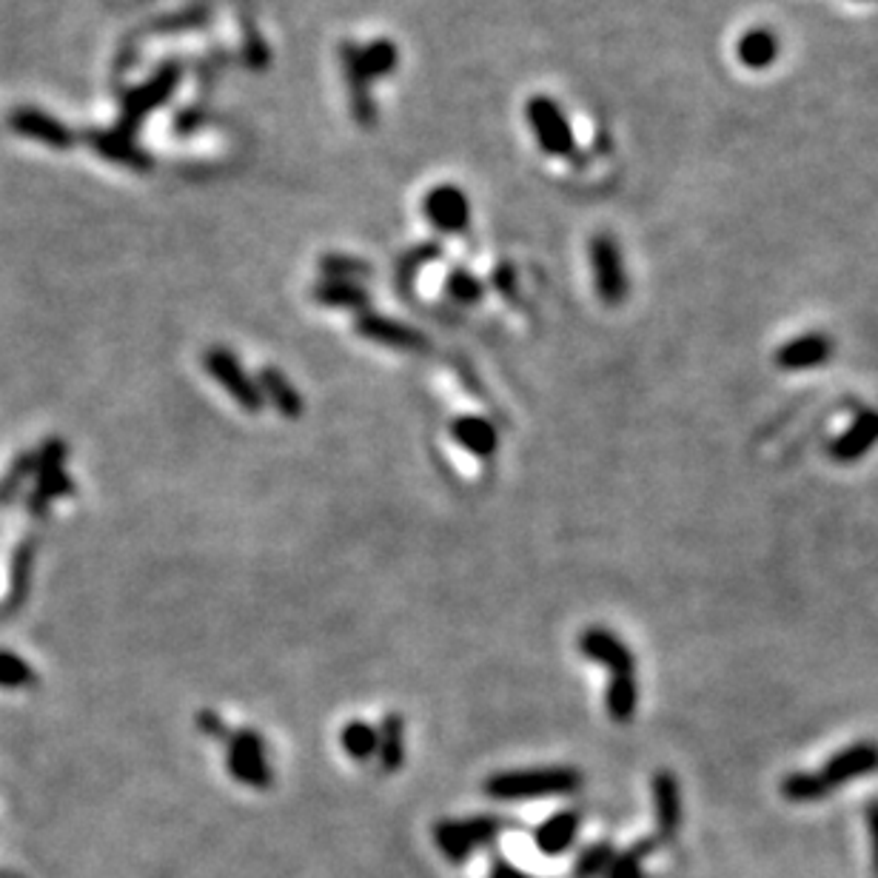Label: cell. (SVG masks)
Wrapping results in <instances>:
<instances>
[{
	"instance_id": "cell-1",
	"label": "cell",
	"mask_w": 878,
	"mask_h": 878,
	"mask_svg": "<svg viewBox=\"0 0 878 878\" xmlns=\"http://www.w3.org/2000/svg\"><path fill=\"white\" fill-rule=\"evenodd\" d=\"M582 787V773L574 767H528V771H505L485 782L490 799L517 801L540 799V796H565Z\"/></svg>"
},
{
	"instance_id": "cell-2",
	"label": "cell",
	"mask_w": 878,
	"mask_h": 878,
	"mask_svg": "<svg viewBox=\"0 0 878 878\" xmlns=\"http://www.w3.org/2000/svg\"><path fill=\"white\" fill-rule=\"evenodd\" d=\"M226 767L240 785L254 790H268L274 782V771L268 764L266 742L263 733L252 727H238L226 739Z\"/></svg>"
},
{
	"instance_id": "cell-3",
	"label": "cell",
	"mask_w": 878,
	"mask_h": 878,
	"mask_svg": "<svg viewBox=\"0 0 878 878\" xmlns=\"http://www.w3.org/2000/svg\"><path fill=\"white\" fill-rule=\"evenodd\" d=\"M203 368L206 374L226 391V394L245 411V414H259L266 408V400L259 394V385L243 362L238 360V354L229 351L226 346H211L203 354Z\"/></svg>"
},
{
	"instance_id": "cell-4",
	"label": "cell",
	"mask_w": 878,
	"mask_h": 878,
	"mask_svg": "<svg viewBox=\"0 0 878 878\" xmlns=\"http://www.w3.org/2000/svg\"><path fill=\"white\" fill-rule=\"evenodd\" d=\"M528 126H531L536 143L542 146V152L551 158H574L576 152V137L570 129L568 115L562 112L559 103L547 94H533L525 106Z\"/></svg>"
},
{
	"instance_id": "cell-5",
	"label": "cell",
	"mask_w": 878,
	"mask_h": 878,
	"mask_svg": "<svg viewBox=\"0 0 878 878\" xmlns=\"http://www.w3.org/2000/svg\"><path fill=\"white\" fill-rule=\"evenodd\" d=\"M502 830V821L494 816H476V819L462 821H439L434 824V842L442 850L448 862H465L480 844L494 842Z\"/></svg>"
},
{
	"instance_id": "cell-6",
	"label": "cell",
	"mask_w": 878,
	"mask_h": 878,
	"mask_svg": "<svg viewBox=\"0 0 878 878\" xmlns=\"http://www.w3.org/2000/svg\"><path fill=\"white\" fill-rule=\"evenodd\" d=\"M591 272L599 300L605 305H622L627 297V272L620 243L611 234H597L591 240Z\"/></svg>"
},
{
	"instance_id": "cell-7",
	"label": "cell",
	"mask_w": 878,
	"mask_h": 878,
	"mask_svg": "<svg viewBox=\"0 0 878 878\" xmlns=\"http://www.w3.org/2000/svg\"><path fill=\"white\" fill-rule=\"evenodd\" d=\"M354 328H357L360 337L371 339L377 346L396 348V351L405 354L428 351V337H425L423 332H417V328H411V325L400 323V320L394 317H385V314L362 311L360 317H357V323H354Z\"/></svg>"
},
{
	"instance_id": "cell-8",
	"label": "cell",
	"mask_w": 878,
	"mask_h": 878,
	"mask_svg": "<svg viewBox=\"0 0 878 878\" xmlns=\"http://www.w3.org/2000/svg\"><path fill=\"white\" fill-rule=\"evenodd\" d=\"M423 211L428 223L442 234H462L471 223V203L460 186L442 183L434 186L423 200Z\"/></svg>"
},
{
	"instance_id": "cell-9",
	"label": "cell",
	"mask_w": 878,
	"mask_h": 878,
	"mask_svg": "<svg viewBox=\"0 0 878 878\" xmlns=\"http://www.w3.org/2000/svg\"><path fill=\"white\" fill-rule=\"evenodd\" d=\"M870 773H878V744L876 742H856L850 748L839 750L833 756L824 762V767L819 771L821 782L828 785V790H835V787H844L850 782H856L862 776H870Z\"/></svg>"
},
{
	"instance_id": "cell-10",
	"label": "cell",
	"mask_w": 878,
	"mask_h": 878,
	"mask_svg": "<svg viewBox=\"0 0 878 878\" xmlns=\"http://www.w3.org/2000/svg\"><path fill=\"white\" fill-rule=\"evenodd\" d=\"M579 650H582L585 659H591V662L611 670V677L634 673L636 670V659L634 654H631V648H627L620 636L605 631V627H588V631L579 636Z\"/></svg>"
},
{
	"instance_id": "cell-11",
	"label": "cell",
	"mask_w": 878,
	"mask_h": 878,
	"mask_svg": "<svg viewBox=\"0 0 878 878\" xmlns=\"http://www.w3.org/2000/svg\"><path fill=\"white\" fill-rule=\"evenodd\" d=\"M878 442V411H864V414H858L853 423H850V428L844 434H839V437L833 439V446H830V457H833L835 462H856L862 460L864 454H870L873 448H876Z\"/></svg>"
},
{
	"instance_id": "cell-12",
	"label": "cell",
	"mask_w": 878,
	"mask_h": 878,
	"mask_svg": "<svg viewBox=\"0 0 878 878\" xmlns=\"http://www.w3.org/2000/svg\"><path fill=\"white\" fill-rule=\"evenodd\" d=\"M339 58H343V69H346V83L351 92V112L360 120V126H371L377 117L374 101H371V78L360 66V46L357 44H343L339 46Z\"/></svg>"
},
{
	"instance_id": "cell-13",
	"label": "cell",
	"mask_w": 878,
	"mask_h": 878,
	"mask_svg": "<svg viewBox=\"0 0 878 878\" xmlns=\"http://www.w3.org/2000/svg\"><path fill=\"white\" fill-rule=\"evenodd\" d=\"M833 357V339L828 334H801L776 351V366L782 371H807L824 366Z\"/></svg>"
},
{
	"instance_id": "cell-14",
	"label": "cell",
	"mask_w": 878,
	"mask_h": 878,
	"mask_svg": "<svg viewBox=\"0 0 878 878\" xmlns=\"http://www.w3.org/2000/svg\"><path fill=\"white\" fill-rule=\"evenodd\" d=\"M451 437L460 448H465L469 454L488 460L497 454L499 448V431L497 425L490 423L488 417H476V414H465L451 423Z\"/></svg>"
},
{
	"instance_id": "cell-15",
	"label": "cell",
	"mask_w": 878,
	"mask_h": 878,
	"mask_svg": "<svg viewBox=\"0 0 878 878\" xmlns=\"http://www.w3.org/2000/svg\"><path fill=\"white\" fill-rule=\"evenodd\" d=\"M654 813L659 835L673 839L682 824V796H679V782L673 773L662 771L654 776Z\"/></svg>"
},
{
	"instance_id": "cell-16",
	"label": "cell",
	"mask_w": 878,
	"mask_h": 878,
	"mask_svg": "<svg viewBox=\"0 0 878 878\" xmlns=\"http://www.w3.org/2000/svg\"><path fill=\"white\" fill-rule=\"evenodd\" d=\"M257 385H259V394H263V400L280 411L282 417H288V419L303 417V411H305L303 394H300V391L291 385V380L282 374L280 368H274V366L263 368V371L257 374Z\"/></svg>"
},
{
	"instance_id": "cell-17",
	"label": "cell",
	"mask_w": 878,
	"mask_h": 878,
	"mask_svg": "<svg viewBox=\"0 0 878 878\" xmlns=\"http://www.w3.org/2000/svg\"><path fill=\"white\" fill-rule=\"evenodd\" d=\"M579 824H582V816L576 810H562V813H554L551 819H545L536 828V835L533 842L536 847L545 853V856H562L574 847L576 835H579Z\"/></svg>"
},
{
	"instance_id": "cell-18",
	"label": "cell",
	"mask_w": 878,
	"mask_h": 878,
	"mask_svg": "<svg viewBox=\"0 0 878 878\" xmlns=\"http://www.w3.org/2000/svg\"><path fill=\"white\" fill-rule=\"evenodd\" d=\"M311 297L317 300L320 305L325 309H337V311H368L371 305V294L368 288H362V282H343V280H323L314 286Z\"/></svg>"
},
{
	"instance_id": "cell-19",
	"label": "cell",
	"mask_w": 878,
	"mask_h": 878,
	"mask_svg": "<svg viewBox=\"0 0 878 878\" xmlns=\"http://www.w3.org/2000/svg\"><path fill=\"white\" fill-rule=\"evenodd\" d=\"M377 756L382 771L396 773L405 762V721L400 713H385L382 725L377 727Z\"/></svg>"
},
{
	"instance_id": "cell-20",
	"label": "cell",
	"mask_w": 878,
	"mask_h": 878,
	"mask_svg": "<svg viewBox=\"0 0 878 878\" xmlns=\"http://www.w3.org/2000/svg\"><path fill=\"white\" fill-rule=\"evenodd\" d=\"M736 55L748 69H767L778 58V37L767 26H753L739 37Z\"/></svg>"
},
{
	"instance_id": "cell-21",
	"label": "cell",
	"mask_w": 878,
	"mask_h": 878,
	"mask_svg": "<svg viewBox=\"0 0 878 878\" xmlns=\"http://www.w3.org/2000/svg\"><path fill=\"white\" fill-rule=\"evenodd\" d=\"M174 86H177V69L169 66L166 72H160L158 78L149 80L143 89H137V92L131 94L129 103H126V120L131 123L149 115L152 108H158L160 103L166 101Z\"/></svg>"
},
{
	"instance_id": "cell-22",
	"label": "cell",
	"mask_w": 878,
	"mask_h": 878,
	"mask_svg": "<svg viewBox=\"0 0 878 878\" xmlns=\"http://www.w3.org/2000/svg\"><path fill=\"white\" fill-rule=\"evenodd\" d=\"M605 707H608V716H611L616 725H627V721L634 719L636 707H639V688H636L634 673H620V677H611V682H608V693H605Z\"/></svg>"
},
{
	"instance_id": "cell-23",
	"label": "cell",
	"mask_w": 878,
	"mask_h": 878,
	"mask_svg": "<svg viewBox=\"0 0 878 878\" xmlns=\"http://www.w3.org/2000/svg\"><path fill=\"white\" fill-rule=\"evenodd\" d=\"M339 744L346 750L348 756L357 759V762H368L371 756H377V727L368 725L362 719L348 721L343 730H339Z\"/></svg>"
},
{
	"instance_id": "cell-24",
	"label": "cell",
	"mask_w": 878,
	"mask_h": 878,
	"mask_svg": "<svg viewBox=\"0 0 878 878\" xmlns=\"http://www.w3.org/2000/svg\"><path fill=\"white\" fill-rule=\"evenodd\" d=\"M320 272L325 274V280L360 282L374 274V266L360 257H348V254H325V257H320Z\"/></svg>"
},
{
	"instance_id": "cell-25",
	"label": "cell",
	"mask_w": 878,
	"mask_h": 878,
	"mask_svg": "<svg viewBox=\"0 0 878 878\" xmlns=\"http://www.w3.org/2000/svg\"><path fill=\"white\" fill-rule=\"evenodd\" d=\"M396 63H400V51H396V44H391V41H374V44L360 46V66L371 80L391 74L396 69Z\"/></svg>"
},
{
	"instance_id": "cell-26",
	"label": "cell",
	"mask_w": 878,
	"mask_h": 878,
	"mask_svg": "<svg viewBox=\"0 0 878 878\" xmlns=\"http://www.w3.org/2000/svg\"><path fill=\"white\" fill-rule=\"evenodd\" d=\"M782 793L790 801H819L824 796H830L828 785L821 782L819 773H790L782 782Z\"/></svg>"
},
{
	"instance_id": "cell-27",
	"label": "cell",
	"mask_w": 878,
	"mask_h": 878,
	"mask_svg": "<svg viewBox=\"0 0 878 878\" xmlns=\"http://www.w3.org/2000/svg\"><path fill=\"white\" fill-rule=\"evenodd\" d=\"M446 291H448V297H451V300L460 305L480 303L485 294V288H483V282H480V277H474V274L465 272V268H454V272L448 274Z\"/></svg>"
},
{
	"instance_id": "cell-28",
	"label": "cell",
	"mask_w": 878,
	"mask_h": 878,
	"mask_svg": "<svg viewBox=\"0 0 878 878\" xmlns=\"http://www.w3.org/2000/svg\"><path fill=\"white\" fill-rule=\"evenodd\" d=\"M650 850H654V842H642L634 844L631 850H625V853H616L611 867H608L605 878H645V873H642V862L648 858Z\"/></svg>"
},
{
	"instance_id": "cell-29",
	"label": "cell",
	"mask_w": 878,
	"mask_h": 878,
	"mask_svg": "<svg viewBox=\"0 0 878 878\" xmlns=\"http://www.w3.org/2000/svg\"><path fill=\"white\" fill-rule=\"evenodd\" d=\"M613 847L608 842H599V844H591V847L585 850L582 856L576 858V878H597V876H605L608 867H611L613 862Z\"/></svg>"
},
{
	"instance_id": "cell-30",
	"label": "cell",
	"mask_w": 878,
	"mask_h": 878,
	"mask_svg": "<svg viewBox=\"0 0 878 878\" xmlns=\"http://www.w3.org/2000/svg\"><path fill=\"white\" fill-rule=\"evenodd\" d=\"M197 727H200L203 736H209V739H215V742H223L229 739V725L223 721V716L217 711H200L197 713Z\"/></svg>"
},
{
	"instance_id": "cell-31",
	"label": "cell",
	"mask_w": 878,
	"mask_h": 878,
	"mask_svg": "<svg viewBox=\"0 0 878 878\" xmlns=\"http://www.w3.org/2000/svg\"><path fill=\"white\" fill-rule=\"evenodd\" d=\"M867 830H870V842H873V867H876L878 876V799H873L867 805Z\"/></svg>"
},
{
	"instance_id": "cell-32",
	"label": "cell",
	"mask_w": 878,
	"mask_h": 878,
	"mask_svg": "<svg viewBox=\"0 0 878 878\" xmlns=\"http://www.w3.org/2000/svg\"><path fill=\"white\" fill-rule=\"evenodd\" d=\"M494 282L502 294L513 297V268L511 266H499L497 274H494Z\"/></svg>"
},
{
	"instance_id": "cell-33",
	"label": "cell",
	"mask_w": 878,
	"mask_h": 878,
	"mask_svg": "<svg viewBox=\"0 0 878 878\" xmlns=\"http://www.w3.org/2000/svg\"><path fill=\"white\" fill-rule=\"evenodd\" d=\"M490 878H528V876L522 870H517L513 864L497 862L494 864V870H490Z\"/></svg>"
}]
</instances>
